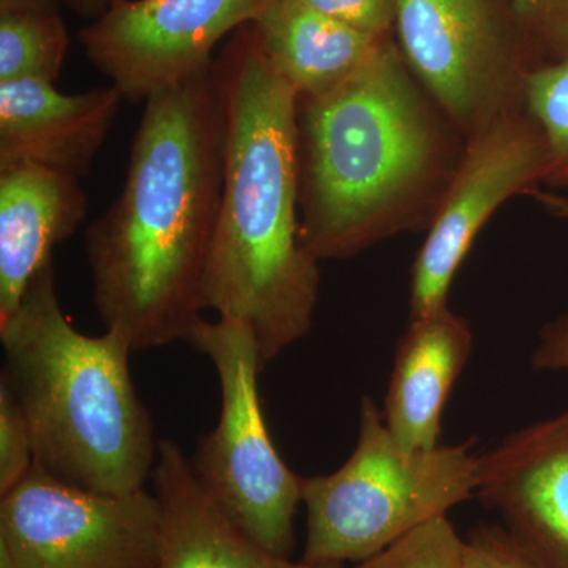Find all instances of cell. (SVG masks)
Returning a JSON list of instances; mask_svg holds the SVG:
<instances>
[{"mask_svg":"<svg viewBox=\"0 0 568 568\" xmlns=\"http://www.w3.org/2000/svg\"><path fill=\"white\" fill-rule=\"evenodd\" d=\"M32 466L31 433L10 387L0 379V496L17 487Z\"/></svg>","mask_w":568,"mask_h":568,"instance_id":"cell-21","label":"cell"},{"mask_svg":"<svg viewBox=\"0 0 568 568\" xmlns=\"http://www.w3.org/2000/svg\"><path fill=\"white\" fill-rule=\"evenodd\" d=\"M108 2V9H110L111 6H114V3L122 2V0H106Z\"/></svg>","mask_w":568,"mask_h":568,"instance_id":"cell-28","label":"cell"},{"mask_svg":"<svg viewBox=\"0 0 568 568\" xmlns=\"http://www.w3.org/2000/svg\"><path fill=\"white\" fill-rule=\"evenodd\" d=\"M538 61H568V0H511Z\"/></svg>","mask_w":568,"mask_h":568,"instance_id":"cell-20","label":"cell"},{"mask_svg":"<svg viewBox=\"0 0 568 568\" xmlns=\"http://www.w3.org/2000/svg\"><path fill=\"white\" fill-rule=\"evenodd\" d=\"M271 0H122L82 29L89 61L140 104L213 67L216 44Z\"/></svg>","mask_w":568,"mask_h":568,"instance_id":"cell-10","label":"cell"},{"mask_svg":"<svg viewBox=\"0 0 568 568\" xmlns=\"http://www.w3.org/2000/svg\"><path fill=\"white\" fill-rule=\"evenodd\" d=\"M526 111L547 144L541 185L568 192V61L545 63L530 74Z\"/></svg>","mask_w":568,"mask_h":568,"instance_id":"cell-18","label":"cell"},{"mask_svg":"<svg viewBox=\"0 0 568 568\" xmlns=\"http://www.w3.org/2000/svg\"><path fill=\"white\" fill-rule=\"evenodd\" d=\"M88 207L73 175L37 164L0 170V324L20 308L54 246L80 230Z\"/></svg>","mask_w":568,"mask_h":568,"instance_id":"cell-13","label":"cell"},{"mask_svg":"<svg viewBox=\"0 0 568 568\" xmlns=\"http://www.w3.org/2000/svg\"><path fill=\"white\" fill-rule=\"evenodd\" d=\"M252 29L265 58L298 100L334 91L387 39L358 31L294 0H271Z\"/></svg>","mask_w":568,"mask_h":568,"instance_id":"cell-16","label":"cell"},{"mask_svg":"<svg viewBox=\"0 0 568 568\" xmlns=\"http://www.w3.org/2000/svg\"><path fill=\"white\" fill-rule=\"evenodd\" d=\"M465 538L450 519L440 517L354 568H465Z\"/></svg>","mask_w":568,"mask_h":568,"instance_id":"cell-19","label":"cell"},{"mask_svg":"<svg viewBox=\"0 0 568 568\" xmlns=\"http://www.w3.org/2000/svg\"><path fill=\"white\" fill-rule=\"evenodd\" d=\"M530 364L536 372H568V313L541 327Z\"/></svg>","mask_w":568,"mask_h":568,"instance_id":"cell-24","label":"cell"},{"mask_svg":"<svg viewBox=\"0 0 568 568\" xmlns=\"http://www.w3.org/2000/svg\"><path fill=\"white\" fill-rule=\"evenodd\" d=\"M465 541V568H537L500 525L478 526Z\"/></svg>","mask_w":568,"mask_h":568,"instance_id":"cell-23","label":"cell"},{"mask_svg":"<svg viewBox=\"0 0 568 568\" xmlns=\"http://www.w3.org/2000/svg\"><path fill=\"white\" fill-rule=\"evenodd\" d=\"M465 138L407 69L394 37L349 80L298 100L302 241L320 261L347 260L426 230Z\"/></svg>","mask_w":568,"mask_h":568,"instance_id":"cell-3","label":"cell"},{"mask_svg":"<svg viewBox=\"0 0 568 568\" xmlns=\"http://www.w3.org/2000/svg\"><path fill=\"white\" fill-rule=\"evenodd\" d=\"M477 473L473 440L407 450L388 432L379 406L364 396L357 444L345 465L327 476L304 478L302 562L342 568L373 558L476 497Z\"/></svg>","mask_w":568,"mask_h":568,"instance_id":"cell-5","label":"cell"},{"mask_svg":"<svg viewBox=\"0 0 568 568\" xmlns=\"http://www.w3.org/2000/svg\"><path fill=\"white\" fill-rule=\"evenodd\" d=\"M547 144L528 111L506 115L467 138L455 173L410 267L409 317L448 305V294L477 235L497 209L544 182Z\"/></svg>","mask_w":568,"mask_h":568,"instance_id":"cell-9","label":"cell"},{"mask_svg":"<svg viewBox=\"0 0 568 568\" xmlns=\"http://www.w3.org/2000/svg\"><path fill=\"white\" fill-rule=\"evenodd\" d=\"M474 336L465 317L446 305L409 317L396 347L384 399L388 432L407 450L439 447L443 414L473 353Z\"/></svg>","mask_w":568,"mask_h":568,"instance_id":"cell-14","label":"cell"},{"mask_svg":"<svg viewBox=\"0 0 568 568\" xmlns=\"http://www.w3.org/2000/svg\"><path fill=\"white\" fill-rule=\"evenodd\" d=\"M186 343L212 362L222 394L219 424L190 458L194 474L239 528L291 558L305 477L283 462L268 435L257 388L264 366L253 328L233 317H203Z\"/></svg>","mask_w":568,"mask_h":568,"instance_id":"cell-6","label":"cell"},{"mask_svg":"<svg viewBox=\"0 0 568 568\" xmlns=\"http://www.w3.org/2000/svg\"><path fill=\"white\" fill-rule=\"evenodd\" d=\"M6 381L32 437L33 463L89 491L125 495L152 476L159 440L119 332L81 334L62 312L52 261L0 324Z\"/></svg>","mask_w":568,"mask_h":568,"instance_id":"cell-4","label":"cell"},{"mask_svg":"<svg viewBox=\"0 0 568 568\" xmlns=\"http://www.w3.org/2000/svg\"><path fill=\"white\" fill-rule=\"evenodd\" d=\"M0 544L17 568H160L162 504L144 488L89 491L33 463L2 495Z\"/></svg>","mask_w":568,"mask_h":568,"instance_id":"cell-8","label":"cell"},{"mask_svg":"<svg viewBox=\"0 0 568 568\" xmlns=\"http://www.w3.org/2000/svg\"><path fill=\"white\" fill-rule=\"evenodd\" d=\"M392 37L465 140L526 111L529 78L541 62L511 0H396Z\"/></svg>","mask_w":568,"mask_h":568,"instance_id":"cell-7","label":"cell"},{"mask_svg":"<svg viewBox=\"0 0 568 568\" xmlns=\"http://www.w3.org/2000/svg\"><path fill=\"white\" fill-rule=\"evenodd\" d=\"M114 85L62 93L39 78L0 81V170L37 164L82 179L121 110Z\"/></svg>","mask_w":568,"mask_h":568,"instance_id":"cell-12","label":"cell"},{"mask_svg":"<svg viewBox=\"0 0 568 568\" xmlns=\"http://www.w3.org/2000/svg\"><path fill=\"white\" fill-rule=\"evenodd\" d=\"M70 3L71 9L77 11L78 14L84 18H97L102 17L104 11L108 10L106 0H67Z\"/></svg>","mask_w":568,"mask_h":568,"instance_id":"cell-26","label":"cell"},{"mask_svg":"<svg viewBox=\"0 0 568 568\" xmlns=\"http://www.w3.org/2000/svg\"><path fill=\"white\" fill-rule=\"evenodd\" d=\"M151 477L163 510L160 568H317L268 551L239 528L174 440H159Z\"/></svg>","mask_w":568,"mask_h":568,"instance_id":"cell-15","label":"cell"},{"mask_svg":"<svg viewBox=\"0 0 568 568\" xmlns=\"http://www.w3.org/2000/svg\"><path fill=\"white\" fill-rule=\"evenodd\" d=\"M528 196L537 201L545 211L551 213L552 216H558L560 220L568 222V196L549 190L534 189L530 190Z\"/></svg>","mask_w":568,"mask_h":568,"instance_id":"cell-25","label":"cell"},{"mask_svg":"<svg viewBox=\"0 0 568 568\" xmlns=\"http://www.w3.org/2000/svg\"><path fill=\"white\" fill-rule=\"evenodd\" d=\"M0 568H17L14 567L13 558H11L9 549L0 544Z\"/></svg>","mask_w":568,"mask_h":568,"instance_id":"cell-27","label":"cell"},{"mask_svg":"<svg viewBox=\"0 0 568 568\" xmlns=\"http://www.w3.org/2000/svg\"><path fill=\"white\" fill-rule=\"evenodd\" d=\"M476 497L537 568H568V407L478 457Z\"/></svg>","mask_w":568,"mask_h":568,"instance_id":"cell-11","label":"cell"},{"mask_svg":"<svg viewBox=\"0 0 568 568\" xmlns=\"http://www.w3.org/2000/svg\"><path fill=\"white\" fill-rule=\"evenodd\" d=\"M224 115L222 203L201 306L253 328L267 366L312 332L321 261L301 230L298 97L252 29L215 62Z\"/></svg>","mask_w":568,"mask_h":568,"instance_id":"cell-2","label":"cell"},{"mask_svg":"<svg viewBox=\"0 0 568 568\" xmlns=\"http://www.w3.org/2000/svg\"><path fill=\"white\" fill-rule=\"evenodd\" d=\"M69 47L59 0H0V81L55 82Z\"/></svg>","mask_w":568,"mask_h":568,"instance_id":"cell-17","label":"cell"},{"mask_svg":"<svg viewBox=\"0 0 568 568\" xmlns=\"http://www.w3.org/2000/svg\"><path fill=\"white\" fill-rule=\"evenodd\" d=\"M224 115L215 63L144 103L122 192L89 224L93 304L134 353L189 342L222 203Z\"/></svg>","mask_w":568,"mask_h":568,"instance_id":"cell-1","label":"cell"},{"mask_svg":"<svg viewBox=\"0 0 568 568\" xmlns=\"http://www.w3.org/2000/svg\"><path fill=\"white\" fill-rule=\"evenodd\" d=\"M347 26L388 37L394 33L396 0H294Z\"/></svg>","mask_w":568,"mask_h":568,"instance_id":"cell-22","label":"cell"}]
</instances>
